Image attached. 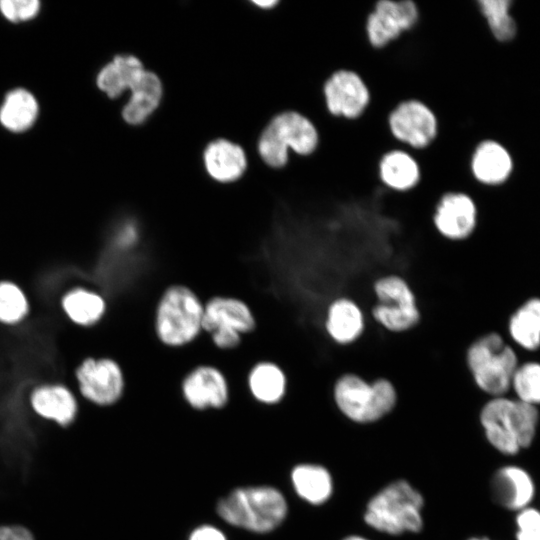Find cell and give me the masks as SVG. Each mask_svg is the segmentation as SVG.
Wrapping results in <instances>:
<instances>
[{
  "label": "cell",
  "mask_w": 540,
  "mask_h": 540,
  "mask_svg": "<svg viewBox=\"0 0 540 540\" xmlns=\"http://www.w3.org/2000/svg\"><path fill=\"white\" fill-rule=\"evenodd\" d=\"M478 10L491 36L500 42L511 40L516 34V24L509 10L510 0H477Z\"/></svg>",
  "instance_id": "29"
},
{
  "label": "cell",
  "mask_w": 540,
  "mask_h": 540,
  "mask_svg": "<svg viewBox=\"0 0 540 540\" xmlns=\"http://www.w3.org/2000/svg\"><path fill=\"white\" fill-rule=\"evenodd\" d=\"M145 70L136 56L117 55L101 69L97 85L110 98H116L125 90H131Z\"/></svg>",
  "instance_id": "24"
},
{
  "label": "cell",
  "mask_w": 540,
  "mask_h": 540,
  "mask_svg": "<svg viewBox=\"0 0 540 540\" xmlns=\"http://www.w3.org/2000/svg\"><path fill=\"white\" fill-rule=\"evenodd\" d=\"M257 329V318L249 304L239 297L214 295L204 302L202 331H234L242 336Z\"/></svg>",
  "instance_id": "16"
},
{
  "label": "cell",
  "mask_w": 540,
  "mask_h": 540,
  "mask_svg": "<svg viewBox=\"0 0 540 540\" xmlns=\"http://www.w3.org/2000/svg\"><path fill=\"white\" fill-rule=\"evenodd\" d=\"M80 399L77 393L62 383H45L28 394L31 411L40 419L66 428L76 419Z\"/></svg>",
  "instance_id": "18"
},
{
  "label": "cell",
  "mask_w": 540,
  "mask_h": 540,
  "mask_svg": "<svg viewBox=\"0 0 540 540\" xmlns=\"http://www.w3.org/2000/svg\"><path fill=\"white\" fill-rule=\"evenodd\" d=\"M513 168L508 150L497 140L485 138L474 148L470 159V171L481 185L490 187L502 184Z\"/></svg>",
  "instance_id": "20"
},
{
  "label": "cell",
  "mask_w": 540,
  "mask_h": 540,
  "mask_svg": "<svg viewBox=\"0 0 540 540\" xmlns=\"http://www.w3.org/2000/svg\"><path fill=\"white\" fill-rule=\"evenodd\" d=\"M289 482L295 496L313 508L328 505L336 494V478L332 470L319 461L295 463L289 471Z\"/></svg>",
  "instance_id": "17"
},
{
  "label": "cell",
  "mask_w": 540,
  "mask_h": 540,
  "mask_svg": "<svg viewBox=\"0 0 540 540\" xmlns=\"http://www.w3.org/2000/svg\"><path fill=\"white\" fill-rule=\"evenodd\" d=\"M492 501L510 512H518L532 505L536 484L530 472L516 464H505L494 470L489 480Z\"/></svg>",
  "instance_id": "15"
},
{
  "label": "cell",
  "mask_w": 540,
  "mask_h": 540,
  "mask_svg": "<svg viewBox=\"0 0 540 540\" xmlns=\"http://www.w3.org/2000/svg\"><path fill=\"white\" fill-rule=\"evenodd\" d=\"M61 305L66 316L81 327L96 325L107 311L105 298L98 292L84 287L69 290L63 296Z\"/></svg>",
  "instance_id": "26"
},
{
  "label": "cell",
  "mask_w": 540,
  "mask_h": 540,
  "mask_svg": "<svg viewBox=\"0 0 540 540\" xmlns=\"http://www.w3.org/2000/svg\"><path fill=\"white\" fill-rule=\"evenodd\" d=\"M510 337L525 350L540 347V298L525 301L509 318Z\"/></svg>",
  "instance_id": "27"
},
{
  "label": "cell",
  "mask_w": 540,
  "mask_h": 540,
  "mask_svg": "<svg viewBox=\"0 0 540 540\" xmlns=\"http://www.w3.org/2000/svg\"><path fill=\"white\" fill-rule=\"evenodd\" d=\"M247 388L256 402L268 407L278 406L287 397L288 376L277 362L261 359L249 368Z\"/></svg>",
  "instance_id": "21"
},
{
  "label": "cell",
  "mask_w": 540,
  "mask_h": 540,
  "mask_svg": "<svg viewBox=\"0 0 540 540\" xmlns=\"http://www.w3.org/2000/svg\"><path fill=\"white\" fill-rule=\"evenodd\" d=\"M365 327V313L355 300L340 296L328 304L324 330L334 344L338 346L354 344L363 335Z\"/></svg>",
  "instance_id": "19"
},
{
  "label": "cell",
  "mask_w": 540,
  "mask_h": 540,
  "mask_svg": "<svg viewBox=\"0 0 540 540\" xmlns=\"http://www.w3.org/2000/svg\"><path fill=\"white\" fill-rule=\"evenodd\" d=\"M378 174L382 184L396 192H407L420 180L417 161L403 149L386 152L379 161Z\"/></svg>",
  "instance_id": "23"
},
{
  "label": "cell",
  "mask_w": 540,
  "mask_h": 540,
  "mask_svg": "<svg viewBox=\"0 0 540 540\" xmlns=\"http://www.w3.org/2000/svg\"><path fill=\"white\" fill-rule=\"evenodd\" d=\"M466 369L475 388L488 398L506 396L518 367L516 353L496 331L475 338L464 354Z\"/></svg>",
  "instance_id": "6"
},
{
  "label": "cell",
  "mask_w": 540,
  "mask_h": 540,
  "mask_svg": "<svg viewBox=\"0 0 540 540\" xmlns=\"http://www.w3.org/2000/svg\"><path fill=\"white\" fill-rule=\"evenodd\" d=\"M323 96L330 115L348 120L359 118L370 102V92L354 71L340 69L323 84Z\"/></svg>",
  "instance_id": "13"
},
{
  "label": "cell",
  "mask_w": 540,
  "mask_h": 540,
  "mask_svg": "<svg viewBox=\"0 0 540 540\" xmlns=\"http://www.w3.org/2000/svg\"><path fill=\"white\" fill-rule=\"evenodd\" d=\"M204 302L183 283L168 285L160 294L153 312V333L167 349H182L202 334Z\"/></svg>",
  "instance_id": "5"
},
{
  "label": "cell",
  "mask_w": 540,
  "mask_h": 540,
  "mask_svg": "<svg viewBox=\"0 0 540 540\" xmlns=\"http://www.w3.org/2000/svg\"><path fill=\"white\" fill-rule=\"evenodd\" d=\"M130 92L131 95L122 110V116L127 123L139 125L146 121L159 106L162 83L155 73L145 70Z\"/></svg>",
  "instance_id": "25"
},
{
  "label": "cell",
  "mask_w": 540,
  "mask_h": 540,
  "mask_svg": "<svg viewBox=\"0 0 540 540\" xmlns=\"http://www.w3.org/2000/svg\"><path fill=\"white\" fill-rule=\"evenodd\" d=\"M121 364L112 357H87L75 371L76 393L96 408H110L123 398L126 377Z\"/></svg>",
  "instance_id": "9"
},
{
  "label": "cell",
  "mask_w": 540,
  "mask_h": 540,
  "mask_svg": "<svg viewBox=\"0 0 540 540\" xmlns=\"http://www.w3.org/2000/svg\"><path fill=\"white\" fill-rule=\"evenodd\" d=\"M331 398L340 418L357 428L379 425L394 413L399 402L397 388L388 378L368 381L350 372L336 379Z\"/></svg>",
  "instance_id": "4"
},
{
  "label": "cell",
  "mask_w": 540,
  "mask_h": 540,
  "mask_svg": "<svg viewBox=\"0 0 540 540\" xmlns=\"http://www.w3.org/2000/svg\"><path fill=\"white\" fill-rule=\"evenodd\" d=\"M203 160L209 176L221 183L239 179L247 168L242 147L226 139L210 142L204 150Z\"/></svg>",
  "instance_id": "22"
},
{
  "label": "cell",
  "mask_w": 540,
  "mask_h": 540,
  "mask_svg": "<svg viewBox=\"0 0 540 540\" xmlns=\"http://www.w3.org/2000/svg\"><path fill=\"white\" fill-rule=\"evenodd\" d=\"M40 3L37 0H2L0 10L10 21L18 22L31 19L39 11Z\"/></svg>",
  "instance_id": "33"
},
{
  "label": "cell",
  "mask_w": 540,
  "mask_h": 540,
  "mask_svg": "<svg viewBox=\"0 0 540 540\" xmlns=\"http://www.w3.org/2000/svg\"><path fill=\"white\" fill-rule=\"evenodd\" d=\"M372 289L376 303L366 318L393 334L408 332L419 324L421 312L417 297L402 276L394 273L380 276Z\"/></svg>",
  "instance_id": "8"
},
{
  "label": "cell",
  "mask_w": 540,
  "mask_h": 540,
  "mask_svg": "<svg viewBox=\"0 0 540 540\" xmlns=\"http://www.w3.org/2000/svg\"><path fill=\"white\" fill-rule=\"evenodd\" d=\"M338 540H374L367 534L353 531L342 535Z\"/></svg>",
  "instance_id": "36"
},
{
  "label": "cell",
  "mask_w": 540,
  "mask_h": 540,
  "mask_svg": "<svg viewBox=\"0 0 540 540\" xmlns=\"http://www.w3.org/2000/svg\"><path fill=\"white\" fill-rule=\"evenodd\" d=\"M0 540H34L31 532L22 526H0Z\"/></svg>",
  "instance_id": "35"
},
{
  "label": "cell",
  "mask_w": 540,
  "mask_h": 540,
  "mask_svg": "<svg viewBox=\"0 0 540 540\" xmlns=\"http://www.w3.org/2000/svg\"><path fill=\"white\" fill-rule=\"evenodd\" d=\"M464 540H494L486 535H471Z\"/></svg>",
  "instance_id": "38"
},
{
  "label": "cell",
  "mask_w": 540,
  "mask_h": 540,
  "mask_svg": "<svg viewBox=\"0 0 540 540\" xmlns=\"http://www.w3.org/2000/svg\"><path fill=\"white\" fill-rule=\"evenodd\" d=\"M218 517L237 529L265 535L287 521L290 504L285 493L271 484L239 486L216 503Z\"/></svg>",
  "instance_id": "2"
},
{
  "label": "cell",
  "mask_w": 540,
  "mask_h": 540,
  "mask_svg": "<svg viewBox=\"0 0 540 540\" xmlns=\"http://www.w3.org/2000/svg\"><path fill=\"white\" fill-rule=\"evenodd\" d=\"M253 3L262 9H273L280 5L279 0H255Z\"/></svg>",
  "instance_id": "37"
},
{
  "label": "cell",
  "mask_w": 540,
  "mask_h": 540,
  "mask_svg": "<svg viewBox=\"0 0 540 540\" xmlns=\"http://www.w3.org/2000/svg\"><path fill=\"white\" fill-rule=\"evenodd\" d=\"M392 136L404 146L421 150L436 138L438 122L434 112L417 99L400 102L388 116Z\"/></svg>",
  "instance_id": "12"
},
{
  "label": "cell",
  "mask_w": 540,
  "mask_h": 540,
  "mask_svg": "<svg viewBox=\"0 0 540 540\" xmlns=\"http://www.w3.org/2000/svg\"><path fill=\"white\" fill-rule=\"evenodd\" d=\"M28 312L29 302L24 291L14 282L0 281V322L17 324Z\"/></svg>",
  "instance_id": "31"
},
{
  "label": "cell",
  "mask_w": 540,
  "mask_h": 540,
  "mask_svg": "<svg viewBox=\"0 0 540 540\" xmlns=\"http://www.w3.org/2000/svg\"><path fill=\"white\" fill-rule=\"evenodd\" d=\"M449 291L453 293V291H451L450 289H447V293H448V296H450V293H449ZM449 298H450V297H449ZM450 299H451V298H450ZM451 300H452V299H451ZM466 308H467V305H466V306H463V308H462V309H463V311H465V310H466Z\"/></svg>",
  "instance_id": "39"
},
{
  "label": "cell",
  "mask_w": 540,
  "mask_h": 540,
  "mask_svg": "<svg viewBox=\"0 0 540 540\" xmlns=\"http://www.w3.org/2000/svg\"><path fill=\"white\" fill-rule=\"evenodd\" d=\"M515 398L528 405L540 406V363L518 365L511 383Z\"/></svg>",
  "instance_id": "30"
},
{
  "label": "cell",
  "mask_w": 540,
  "mask_h": 540,
  "mask_svg": "<svg viewBox=\"0 0 540 540\" xmlns=\"http://www.w3.org/2000/svg\"><path fill=\"white\" fill-rule=\"evenodd\" d=\"M515 540H540V508L533 505L515 513Z\"/></svg>",
  "instance_id": "32"
},
{
  "label": "cell",
  "mask_w": 540,
  "mask_h": 540,
  "mask_svg": "<svg viewBox=\"0 0 540 540\" xmlns=\"http://www.w3.org/2000/svg\"><path fill=\"white\" fill-rule=\"evenodd\" d=\"M418 19L415 0H375L365 23L368 42L374 48H383L413 29Z\"/></svg>",
  "instance_id": "11"
},
{
  "label": "cell",
  "mask_w": 540,
  "mask_h": 540,
  "mask_svg": "<svg viewBox=\"0 0 540 540\" xmlns=\"http://www.w3.org/2000/svg\"><path fill=\"white\" fill-rule=\"evenodd\" d=\"M477 420L488 445L502 456L514 457L534 443L540 413L537 407L506 395L483 402Z\"/></svg>",
  "instance_id": "3"
},
{
  "label": "cell",
  "mask_w": 540,
  "mask_h": 540,
  "mask_svg": "<svg viewBox=\"0 0 540 540\" xmlns=\"http://www.w3.org/2000/svg\"><path fill=\"white\" fill-rule=\"evenodd\" d=\"M318 142V131L309 118L295 110H284L266 124L258 139V152L269 167L282 169L289 162L290 152L309 156Z\"/></svg>",
  "instance_id": "7"
},
{
  "label": "cell",
  "mask_w": 540,
  "mask_h": 540,
  "mask_svg": "<svg viewBox=\"0 0 540 540\" xmlns=\"http://www.w3.org/2000/svg\"><path fill=\"white\" fill-rule=\"evenodd\" d=\"M424 493L408 478H393L363 504L361 521L371 532L390 538L419 535L426 527Z\"/></svg>",
  "instance_id": "1"
},
{
  "label": "cell",
  "mask_w": 540,
  "mask_h": 540,
  "mask_svg": "<svg viewBox=\"0 0 540 540\" xmlns=\"http://www.w3.org/2000/svg\"><path fill=\"white\" fill-rule=\"evenodd\" d=\"M432 222L443 239L451 242L465 241L476 230L477 205L472 197L464 192L444 193L435 207Z\"/></svg>",
  "instance_id": "14"
},
{
  "label": "cell",
  "mask_w": 540,
  "mask_h": 540,
  "mask_svg": "<svg viewBox=\"0 0 540 540\" xmlns=\"http://www.w3.org/2000/svg\"><path fill=\"white\" fill-rule=\"evenodd\" d=\"M37 113L34 96L24 89H15L5 98L0 109V121L7 129L21 132L32 126Z\"/></svg>",
  "instance_id": "28"
},
{
  "label": "cell",
  "mask_w": 540,
  "mask_h": 540,
  "mask_svg": "<svg viewBox=\"0 0 540 540\" xmlns=\"http://www.w3.org/2000/svg\"><path fill=\"white\" fill-rule=\"evenodd\" d=\"M187 540H228L226 533L218 526L210 523L194 527Z\"/></svg>",
  "instance_id": "34"
},
{
  "label": "cell",
  "mask_w": 540,
  "mask_h": 540,
  "mask_svg": "<svg viewBox=\"0 0 540 540\" xmlns=\"http://www.w3.org/2000/svg\"><path fill=\"white\" fill-rule=\"evenodd\" d=\"M186 404L197 411L222 409L230 400L229 381L213 363H198L187 370L180 382Z\"/></svg>",
  "instance_id": "10"
}]
</instances>
